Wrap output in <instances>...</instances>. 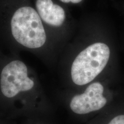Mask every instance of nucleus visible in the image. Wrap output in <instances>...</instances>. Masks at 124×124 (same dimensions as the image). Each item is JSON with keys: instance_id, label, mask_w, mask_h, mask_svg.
<instances>
[{"instance_id": "f257e3e1", "label": "nucleus", "mask_w": 124, "mask_h": 124, "mask_svg": "<svg viewBox=\"0 0 124 124\" xmlns=\"http://www.w3.org/2000/svg\"><path fill=\"white\" fill-rule=\"evenodd\" d=\"M0 106L28 118H47L54 110L43 87L20 60L9 62L0 73Z\"/></svg>"}, {"instance_id": "7ed1b4c3", "label": "nucleus", "mask_w": 124, "mask_h": 124, "mask_svg": "<svg viewBox=\"0 0 124 124\" xmlns=\"http://www.w3.org/2000/svg\"><path fill=\"white\" fill-rule=\"evenodd\" d=\"M60 98L72 115L87 118L94 117L112 105L113 93L108 82L98 80L80 90H66Z\"/></svg>"}, {"instance_id": "423d86ee", "label": "nucleus", "mask_w": 124, "mask_h": 124, "mask_svg": "<svg viewBox=\"0 0 124 124\" xmlns=\"http://www.w3.org/2000/svg\"><path fill=\"white\" fill-rule=\"evenodd\" d=\"M87 124H124V113H118L111 105Z\"/></svg>"}, {"instance_id": "20e7f679", "label": "nucleus", "mask_w": 124, "mask_h": 124, "mask_svg": "<svg viewBox=\"0 0 124 124\" xmlns=\"http://www.w3.org/2000/svg\"><path fill=\"white\" fill-rule=\"evenodd\" d=\"M11 29L15 40L28 48H39L46 43V34L41 18L32 8L22 7L15 12Z\"/></svg>"}, {"instance_id": "6e6552de", "label": "nucleus", "mask_w": 124, "mask_h": 124, "mask_svg": "<svg viewBox=\"0 0 124 124\" xmlns=\"http://www.w3.org/2000/svg\"><path fill=\"white\" fill-rule=\"evenodd\" d=\"M60 1L64 3L71 2L73 3V4H77V3L80 2V1H82V0H60Z\"/></svg>"}, {"instance_id": "39448f33", "label": "nucleus", "mask_w": 124, "mask_h": 124, "mask_svg": "<svg viewBox=\"0 0 124 124\" xmlns=\"http://www.w3.org/2000/svg\"><path fill=\"white\" fill-rule=\"evenodd\" d=\"M36 6L40 17L45 23L56 27L63 24L66 15L59 5L54 4L51 0H37Z\"/></svg>"}, {"instance_id": "f03ea898", "label": "nucleus", "mask_w": 124, "mask_h": 124, "mask_svg": "<svg viewBox=\"0 0 124 124\" xmlns=\"http://www.w3.org/2000/svg\"><path fill=\"white\" fill-rule=\"evenodd\" d=\"M111 51L108 45L95 43L82 50L74 59L70 69L66 90L78 91L99 77L108 66Z\"/></svg>"}, {"instance_id": "0eeeda50", "label": "nucleus", "mask_w": 124, "mask_h": 124, "mask_svg": "<svg viewBox=\"0 0 124 124\" xmlns=\"http://www.w3.org/2000/svg\"><path fill=\"white\" fill-rule=\"evenodd\" d=\"M29 121L27 124H53L48 121L46 118H28Z\"/></svg>"}]
</instances>
